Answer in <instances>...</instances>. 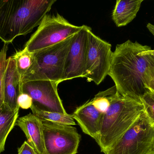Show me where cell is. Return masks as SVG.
Returning a JSON list of instances; mask_svg holds the SVG:
<instances>
[{"label":"cell","instance_id":"6da1fadb","mask_svg":"<svg viewBox=\"0 0 154 154\" xmlns=\"http://www.w3.org/2000/svg\"><path fill=\"white\" fill-rule=\"evenodd\" d=\"M150 47L130 40L116 46L108 76L121 96L142 101L146 91L144 74L148 66L143 51Z\"/></svg>","mask_w":154,"mask_h":154},{"label":"cell","instance_id":"7a4b0ae2","mask_svg":"<svg viewBox=\"0 0 154 154\" xmlns=\"http://www.w3.org/2000/svg\"><path fill=\"white\" fill-rule=\"evenodd\" d=\"M55 0H0V39L9 44L41 23Z\"/></svg>","mask_w":154,"mask_h":154},{"label":"cell","instance_id":"3957f363","mask_svg":"<svg viewBox=\"0 0 154 154\" xmlns=\"http://www.w3.org/2000/svg\"><path fill=\"white\" fill-rule=\"evenodd\" d=\"M100 93L107 97L110 105L103 113L97 140L104 154L130 128L144 111L142 101L124 96L115 86Z\"/></svg>","mask_w":154,"mask_h":154},{"label":"cell","instance_id":"277c9868","mask_svg":"<svg viewBox=\"0 0 154 154\" xmlns=\"http://www.w3.org/2000/svg\"><path fill=\"white\" fill-rule=\"evenodd\" d=\"M73 36L33 53L32 65L21 78L20 82L49 80L58 84L62 82L66 57Z\"/></svg>","mask_w":154,"mask_h":154},{"label":"cell","instance_id":"5b68a950","mask_svg":"<svg viewBox=\"0 0 154 154\" xmlns=\"http://www.w3.org/2000/svg\"><path fill=\"white\" fill-rule=\"evenodd\" d=\"M82 27L72 24L58 14H47L27 42L24 49L34 53L74 36Z\"/></svg>","mask_w":154,"mask_h":154},{"label":"cell","instance_id":"8992f818","mask_svg":"<svg viewBox=\"0 0 154 154\" xmlns=\"http://www.w3.org/2000/svg\"><path fill=\"white\" fill-rule=\"evenodd\" d=\"M154 126L143 112L105 154H150Z\"/></svg>","mask_w":154,"mask_h":154},{"label":"cell","instance_id":"52a82bcc","mask_svg":"<svg viewBox=\"0 0 154 154\" xmlns=\"http://www.w3.org/2000/svg\"><path fill=\"white\" fill-rule=\"evenodd\" d=\"M111 44L94 34L88 32L86 75L88 81L99 85L108 76L110 70L113 52Z\"/></svg>","mask_w":154,"mask_h":154},{"label":"cell","instance_id":"ba28073f","mask_svg":"<svg viewBox=\"0 0 154 154\" xmlns=\"http://www.w3.org/2000/svg\"><path fill=\"white\" fill-rule=\"evenodd\" d=\"M42 121L45 154H77L81 136L75 127Z\"/></svg>","mask_w":154,"mask_h":154},{"label":"cell","instance_id":"9c48e42d","mask_svg":"<svg viewBox=\"0 0 154 154\" xmlns=\"http://www.w3.org/2000/svg\"><path fill=\"white\" fill-rule=\"evenodd\" d=\"M59 84L49 80L20 82L19 94L26 93L30 96L32 105L39 109L68 115L58 93Z\"/></svg>","mask_w":154,"mask_h":154},{"label":"cell","instance_id":"30bf717a","mask_svg":"<svg viewBox=\"0 0 154 154\" xmlns=\"http://www.w3.org/2000/svg\"><path fill=\"white\" fill-rule=\"evenodd\" d=\"M81 30L73 36L68 52L62 82L86 75L88 32L91 27L82 25Z\"/></svg>","mask_w":154,"mask_h":154},{"label":"cell","instance_id":"8fae6325","mask_svg":"<svg viewBox=\"0 0 154 154\" xmlns=\"http://www.w3.org/2000/svg\"><path fill=\"white\" fill-rule=\"evenodd\" d=\"M103 114L95 108L91 100L77 108L72 115L82 132L97 141Z\"/></svg>","mask_w":154,"mask_h":154},{"label":"cell","instance_id":"7c38bea8","mask_svg":"<svg viewBox=\"0 0 154 154\" xmlns=\"http://www.w3.org/2000/svg\"><path fill=\"white\" fill-rule=\"evenodd\" d=\"M15 125L22 130L28 143L37 154H45L42 121L33 114H29L18 118Z\"/></svg>","mask_w":154,"mask_h":154},{"label":"cell","instance_id":"4fadbf2b","mask_svg":"<svg viewBox=\"0 0 154 154\" xmlns=\"http://www.w3.org/2000/svg\"><path fill=\"white\" fill-rule=\"evenodd\" d=\"M20 80L15 60L11 56L7 59L5 73L4 104L13 110L20 108L17 105V99L19 95Z\"/></svg>","mask_w":154,"mask_h":154},{"label":"cell","instance_id":"5bb4252c","mask_svg":"<svg viewBox=\"0 0 154 154\" xmlns=\"http://www.w3.org/2000/svg\"><path fill=\"white\" fill-rule=\"evenodd\" d=\"M143 0H117L112 12V20L117 27L130 23L136 17Z\"/></svg>","mask_w":154,"mask_h":154},{"label":"cell","instance_id":"9a60e30c","mask_svg":"<svg viewBox=\"0 0 154 154\" xmlns=\"http://www.w3.org/2000/svg\"><path fill=\"white\" fill-rule=\"evenodd\" d=\"M19 109L13 110L4 104L0 108V154L4 151L7 137L19 118Z\"/></svg>","mask_w":154,"mask_h":154},{"label":"cell","instance_id":"2e32d148","mask_svg":"<svg viewBox=\"0 0 154 154\" xmlns=\"http://www.w3.org/2000/svg\"><path fill=\"white\" fill-rule=\"evenodd\" d=\"M30 108L32 114L38 118L42 121L66 125H75V122L72 115H63L57 112L44 111L32 105Z\"/></svg>","mask_w":154,"mask_h":154},{"label":"cell","instance_id":"e0dca14e","mask_svg":"<svg viewBox=\"0 0 154 154\" xmlns=\"http://www.w3.org/2000/svg\"><path fill=\"white\" fill-rule=\"evenodd\" d=\"M16 63V68L18 73L21 78L29 70L33 63V53H30L23 49L17 51L12 56Z\"/></svg>","mask_w":154,"mask_h":154},{"label":"cell","instance_id":"ac0fdd59","mask_svg":"<svg viewBox=\"0 0 154 154\" xmlns=\"http://www.w3.org/2000/svg\"><path fill=\"white\" fill-rule=\"evenodd\" d=\"M8 49V44L4 43L0 51V108L4 102V76Z\"/></svg>","mask_w":154,"mask_h":154},{"label":"cell","instance_id":"d6986e66","mask_svg":"<svg viewBox=\"0 0 154 154\" xmlns=\"http://www.w3.org/2000/svg\"><path fill=\"white\" fill-rule=\"evenodd\" d=\"M141 100L143 106L144 112L154 126V92L146 89Z\"/></svg>","mask_w":154,"mask_h":154},{"label":"cell","instance_id":"ffe728a7","mask_svg":"<svg viewBox=\"0 0 154 154\" xmlns=\"http://www.w3.org/2000/svg\"><path fill=\"white\" fill-rule=\"evenodd\" d=\"M92 105L95 108L102 113H105L109 108L110 103L107 97L102 95L100 92L91 99Z\"/></svg>","mask_w":154,"mask_h":154},{"label":"cell","instance_id":"44dd1931","mask_svg":"<svg viewBox=\"0 0 154 154\" xmlns=\"http://www.w3.org/2000/svg\"><path fill=\"white\" fill-rule=\"evenodd\" d=\"M143 80L146 88L154 92V68L149 62L148 67L144 74Z\"/></svg>","mask_w":154,"mask_h":154},{"label":"cell","instance_id":"7402d4cb","mask_svg":"<svg viewBox=\"0 0 154 154\" xmlns=\"http://www.w3.org/2000/svg\"><path fill=\"white\" fill-rule=\"evenodd\" d=\"M33 102L30 96L26 93H21L19 94L17 99V105L20 108L27 109L31 108Z\"/></svg>","mask_w":154,"mask_h":154},{"label":"cell","instance_id":"603a6c76","mask_svg":"<svg viewBox=\"0 0 154 154\" xmlns=\"http://www.w3.org/2000/svg\"><path fill=\"white\" fill-rule=\"evenodd\" d=\"M18 154H37L33 148L25 141L21 146L18 148Z\"/></svg>","mask_w":154,"mask_h":154},{"label":"cell","instance_id":"cb8c5ba5","mask_svg":"<svg viewBox=\"0 0 154 154\" xmlns=\"http://www.w3.org/2000/svg\"><path fill=\"white\" fill-rule=\"evenodd\" d=\"M151 49H151V47H150L144 51L143 52L146 56V58H147L149 64L154 68V57L152 54H150L149 52V51Z\"/></svg>","mask_w":154,"mask_h":154},{"label":"cell","instance_id":"d4e9b609","mask_svg":"<svg viewBox=\"0 0 154 154\" xmlns=\"http://www.w3.org/2000/svg\"><path fill=\"white\" fill-rule=\"evenodd\" d=\"M146 27H147V29L152 34L153 36L154 37V24H152L149 23L147 24V25H146ZM154 50V49H153Z\"/></svg>","mask_w":154,"mask_h":154},{"label":"cell","instance_id":"484cf974","mask_svg":"<svg viewBox=\"0 0 154 154\" xmlns=\"http://www.w3.org/2000/svg\"><path fill=\"white\" fill-rule=\"evenodd\" d=\"M154 153V135L152 142V149H151V153Z\"/></svg>","mask_w":154,"mask_h":154},{"label":"cell","instance_id":"4316f807","mask_svg":"<svg viewBox=\"0 0 154 154\" xmlns=\"http://www.w3.org/2000/svg\"><path fill=\"white\" fill-rule=\"evenodd\" d=\"M149 53H150V54H152V55H153V56L154 57V50L152 49H151L149 51Z\"/></svg>","mask_w":154,"mask_h":154},{"label":"cell","instance_id":"83f0119b","mask_svg":"<svg viewBox=\"0 0 154 154\" xmlns=\"http://www.w3.org/2000/svg\"><path fill=\"white\" fill-rule=\"evenodd\" d=\"M150 154H154V153H151Z\"/></svg>","mask_w":154,"mask_h":154}]
</instances>
